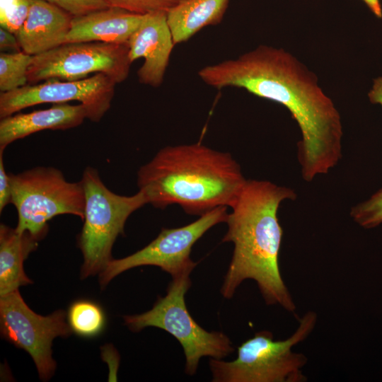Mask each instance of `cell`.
<instances>
[{
    "instance_id": "cell-27",
    "label": "cell",
    "mask_w": 382,
    "mask_h": 382,
    "mask_svg": "<svg viewBox=\"0 0 382 382\" xmlns=\"http://www.w3.org/2000/svg\"><path fill=\"white\" fill-rule=\"evenodd\" d=\"M371 11L378 18H382V7L380 0H362Z\"/></svg>"
},
{
    "instance_id": "cell-26",
    "label": "cell",
    "mask_w": 382,
    "mask_h": 382,
    "mask_svg": "<svg viewBox=\"0 0 382 382\" xmlns=\"http://www.w3.org/2000/svg\"><path fill=\"white\" fill-rule=\"evenodd\" d=\"M369 100L374 104H378L382 107V76L376 78L371 88L368 93Z\"/></svg>"
},
{
    "instance_id": "cell-25",
    "label": "cell",
    "mask_w": 382,
    "mask_h": 382,
    "mask_svg": "<svg viewBox=\"0 0 382 382\" xmlns=\"http://www.w3.org/2000/svg\"><path fill=\"white\" fill-rule=\"evenodd\" d=\"M0 50L3 52L5 50H12L14 52L21 51L16 35L3 28H0Z\"/></svg>"
},
{
    "instance_id": "cell-3",
    "label": "cell",
    "mask_w": 382,
    "mask_h": 382,
    "mask_svg": "<svg viewBox=\"0 0 382 382\" xmlns=\"http://www.w3.org/2000/svg\"><path fill=\"white\" fill-rule=\"evenodd\" d=\"M229 153L201 143L168 146L137 173L139 190L155 208L177 204L188 214L199 215L236 202L245 183Z\"/></svg>"
},
{
    "instance_id": "cell-19",
    "label": "cell",
    "mask_w": 382,
    "mask_h": 382,
    "mask_svg": "<svg viewBox=\"0 0 382 382\" xmlns=\"http://www.w3.org/2000/svg\"><path fill=\"white\" fill-rule=\"evenodd\" d=\"M33 56L23 51L0 54V91L8 92L28 84Z\"/></svg>"
},
{
    "instance_id": "cell-13",
    "label": "cell",
    "mask_w": 382,
    "mask_h": 382,
    "mask_svg": "<svg viewBox=\"0 0 382 382\" xmlns=\"http://www.w3.org/2000/svg\"><path fill=\"white\" fill-rule=\"evenodd\" d=\"M73 16L45 0H33L16 36L21 50L35 56L66 43Z\"/></svg>"
},
{
    "instance_id": "cell-22",
    "label": "cell",
    "mask_w": 382,
    "mask_h": 382,
    "mask_svg": "<svg viewBox=\"0 0 382 382\" xmlns=\"http://www.w3.org/2000/svg\"><path fill=\"white\" fill-rule=\"evenodd\" d=\"M110 6L131 13L145 15L156 11H168L181 0H105Z\"/></svg>"
},
{
    "instance_id": "cell-1",
    "label": "cell",
    "mask_w": 382,
    "mask_h": 382,
    "mask_svg": "<svg viewBox=\"0 0 382 382\" xmlns=\"http://www.w3.org/2000/svg\"><path fill=\"white\" fill-rule=\"evenodd\" d=\"M197 74L215 88H243L284 106L300 129L297 157L305 181L328 173L340 162V112L316 75L284 49L260 45L236 59L207 65Z\"/></svg>"
},
{
    "instance_id": "cell-11",
    "label": "cell",
    "mask_w": 382,
    "mask_h": 382,
    "mask_svg": "<svg viewBox=\"0 0 382 382\" xmlns=\"http://www.w3.org/2000/svg\"><path fill=\"white\" fill-rule=\"evenodd\" d=\"M117 83L97 73L75 81L47 80L27 84L0 94V118L41 103L79 101L86 109L87 119L99 122L110 108Z\"/></svg>"
},
{
    "instance_id": "cell-16",
    "label": "cell",
    "mask_w": 382,
    "mask_h": 382,
    "mask_svg": "<svg viewBox=\"0 0 382 382\" xmlns=\"http://www.w3.org/2000/svg\"><path fill=\"white\" fill-rule=\"evenodd\" d=\"M40 240L28 231L20 233L4 224L0 225V296L21 286L32 284L23 263L37 249Z\"/></svg>"
},
{
    "instance_id": "cell-6",
    "label": "cell",
    "mask_w": 382,
    "mask_h": 382,
    "mask_svg": "<svg viewBox=\"0 0 382 382\" xmlns=\"http://www.w3.org/2000/svg\"><path fill=\"white\" fill-rule=\"evenodd\" d=\"M192 272L173 277L166 294L159 297L152 308L145 313L124 317L125 324L134 332L156 327L172 335L183 347L185 371L194 375L204 357L221 359L233 352L230 339L221 332H208L189 313L185 296L191 286Z\"/></svg>"
},
{
    "instance_id": "cell-4",
    "label": "cell",
    "mask_w": 382,
    "mask_h": 382,
    "mask_svg": "<svg viewBox=\"0 0 382 382\" xmlns=\"http://www.w3.org/2000/svg\"><path fill=\"white\" fill-rule=\"evenodd\" d=\"M317 315L308 311L299 320L296 330L284 340H274L267 330L256 332L238 347L231 361L211 359L209 366L214 382H303L302 368L306 357L292 347L303 341L316 324Z\"/></svg>"
},
{
    "instance_id": "cell-9",
    "label": "cell",
    "mask_w": 382,
    "mask_h": 382,
    "mask_svg": "<svg viewBox=\"0 0 382 382\" xmlns=\"http://www.w3.org/2000/svg\"><path fill=\"white\" fill-rule=\"evenodd\" d=\"M228 214L227 207H219L186 226L163 228L158 236L144 248L125 257L112 259L99 273L100 285L104 288L120 273L140 266L158 267L173 278L192 272L197 265L190 258L193 245L212 226L226 222Z\"/></svg>"
},
{
    "instance_id": "cell-8",
    "label": "cell",
    "mask_w": 382,
    "mask_h": 382,
    "mask_svg": "<svg viewBox=\"0 0 382 382\" xmlns=\"http://www.w3.org/2000/svg\"><path fill=\"white\" fill-rule=\"evenodd\" d=\"M131 64L127 44L98 41L64 43L33 56L28 84L52 79L75 81L97 73L120 83L128 77Z\"/></svg>"
},
{
    "instance_id": "cell-14",
    "label": "cell",
    "mask_w": 382,
    "mask_h": 382,
    "mask_svg": "<svg viewBox=\"0 0 382 382\" xmlns=\"http://www.w3.org/2000/svg\"><path fill=\"white\" fill-rule=\"evenodd\" d=\"M87 119L81 103H54L51 108L28 113L18 112L1 119L0 151L13 141L35 132L51 129L66 130L81 125Z\"/></svg>"
},
{
    "instance_id": "cell-20",
    "label": "cell",
    "mask_w": 382,
    "mask_h": 382,
    "mask_svg": "<svg viewBox=\"0 0 382 382\" xmlns=\"http://www.w3.org/2000/svg\"><path fill=\"white\" fill-rule=\"evenodd\" d=\"M350 216L360 226L371 228L382 224V188L351 208Z\"/></svg>"
},
{
    "instance_id": "cell-23",
    "label": "cell",
    "mask_w": 382,
    "mask_h": 382,
    "mask_svg": "<svg viewBox=\"0 0 382 382\" xmlns=\"http://www.w3.org/2000/svg\"><path fill=\"white\" fill-rule=\"evenodd\" d=\"M65 10L73 16H79L110 7L105 0H45Z\"/></svg>"
},
{
    "instance_id": "cell-24",
    "label": "cell",
    "mask_w": 382,
    "mask_h": 382,
    "mask_svg": "<svg viewBox=\"0 0 382 382\" xmlns=\"http://www.w3.org/2000/svg\"><path fill=\"white\" fill-rule=\"evenodd\" d=\"M3 151H0V212L11 203V187L9 174L4 168Z\"/></svg>"
},
{
    "instance_id": "cell-7",
    "label": "cell",
    "mask_w": 382,
    "mask_h": 382,
    "mask_svg": "<svg viewBox=\"0 0 382 382\" xmlns=\"http://www.w3.org/2000/svg\"><path fill=\"white\" fill-rule=\"evenodd\" d=\"M9 178L11 204L18 212L17 231H28L41 240L48 231L47 222L57 215L83 219L86 202L81 181L69 182L60 170L44 166L9 173Z\"/></svg>"
},
{
    "instance_id": "cell-5",
    "label": "cell",
    "mask_w": 382,
    "mask_h": 382,
    "mask_svg": "<svg viewBox=\"0 0 382 382\" xmlns=\"http://www.w3.org/2000/svg\"><path fill=\"white\" fill-rule=\"evenodd\" d=\"M80 181L86 204L78 245L83 258L81 277L84 279L106 267L112 259V245L124 233L128 217L148 202L141 190L132 196L115 194L103 183L98 170L91 166L84 169Z\"/></svg>"
},
{
    "instance_id": "cell-21",
    "label": "cell",
    "mask_w": 382,
    "mask_h": 382,
    "mask_svg": "<svg viewBox=\"0 0 382 382\" xmlns=\"http://www.w3.org/2000/svg\"><path fill=\"white\" fill-rule=\"evenodd\" d=\"M33 0H0V25L16 35L27 18Z\"/></svg>"
},
{
    "instance_id": "cell-2",
    "label": "cell",
    "mask_w": 382,
    "mask_h": 382,
    "mask_svg": "<svg viewBox=\"0 0 382 382\" xmlns=\"http://www.w3.org/2000/svg\"><path fill=\"white\" fill-rule=\"evenodd\" d=\"M296 197L293 189L268 180H246L226 221L222 241L232 242L234 249L221 288L224 297L231 299L242 282L251 279L267 305L295 311L279 267L283 230L277 212L283 201Z\"/></svg>"
},
{
    "instance_id": "cell-18",
    "label": "cell",
    "mask_w": 382,
    "mask_h": 382,
    "mask_svg": "<svg viewBox=\"0 0 382 382\" xmlns=\"http://www.w3.org/2000/svg\"><path fill=\"white\" fill-rule=\"evenodd\" d=\"M66 320L71 332L83 337H93L105 328L106 318L103 308L94 301L80 299L69 307Z\"/></svg>"
},
{
    "instance_id": "cell-12",
    "label": "cell",
    "mask_w": 382,
    "mask_h": 382,
    "mask_svg": "<svg viewBox=\"0 0 382 382\" xmlns=\"http://www.w3.org/2000/svg\"><path fill=\"white\" fill-rule=\"evenodd\" d=\"M127 45L132 63L144 58V63L137 71L139 82L154 88L159 87L163 83L175 45L167 22V12L146 14Z\"/></svg>"
},
{
    "instance_id": "cell-15",
    "label": "cell",
    "mask_w": 382,
    "mask_h": 382,
    "mask_svg": "<svg viewBox=\"0 0 382 382\" xmlns=\"http://www.w3.org/2000/svg\"><path fill=\"white\" fill-rule=\"evenodd\" d=\"M145 15L110 6L85 15L74 16L66 43L98 41L127 44Z\"/></svg>"
},
{
    "instance_id": "cell-10",
    "label": "cell",
    "mask_w": 382,
    "mask_h": 382,
    "mask_svg": "<svg viewBox=\"0 0 382 382\" xmlns=\"http://www.w3.org/2000/svg\"><path fill=\"white\" fill-rule=\"evenodd\" d=\"M62 310L43 316L32 311L18 290L0 298V327L2 337L32 357L42 381L54 373L56 362L52 345L57 337H67L71 330Z\"/></svg>"
},
{
    "instance_id": "cell-17",
    "label": "cell",
    "mask_w": 382,
    "mask_h": 382,
    "mask_svg": "<svg viewBox=\"0 0 382 382\" xmlns=\"http://www.w3.org/2000/svg\"><path fill=\"white\" fill-rule=\"evenodd\" d=\"M230 0H181L167 11L175 45L185 42L202 28L222 21Z\"/></svg>"
}]
</instances>
